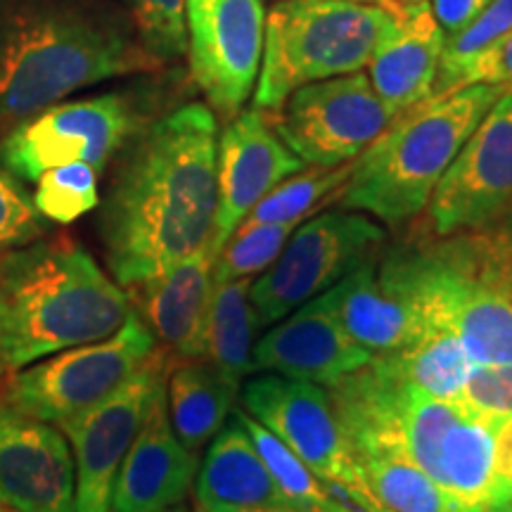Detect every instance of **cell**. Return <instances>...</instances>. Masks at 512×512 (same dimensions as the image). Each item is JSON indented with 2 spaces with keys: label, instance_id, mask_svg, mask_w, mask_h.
Segmentation results:
<instances>
[{
  "label": "cell",
  "instance_id": "obj_1",
  "mask_svg": "<svg viewBox=\"0 0 512 512\" xmlns=\"http://www.w3.org/2000/svg\"><path fill=\"white\" fill-rule=\"evenodd\" d=\"M219 117L188 102L145 124L107 190L100 235L114 280L133 292L214 235Z\"/></svg>",
  "mask_w": 512,
  "mask_h": 512
},
{
  "label": "cell",
  "instance_id": "obj_2",
  "mask_svg": "<svg viewBox=\"0 0 512 512\" xmlns=\"http://www.w3.org/2000/svg\"><path fill=\"white\" fill-rule=\"evenodd\" d=\"M159 67L114 0H0L3 124H19L95 83Z\"/></svg>",
  "mask_w": 512,
  "mask_h": 512
},
{
  "label": "cell",
  "instance_id": "obj_3",
  "mask_svg": "<svg viewBox=\"0 0 512 512\" xmlns=\"http://www.w3.org/2000/svg\"><path fill=\"white\" fill-rule=\"evenodd\" d=\"M131 294L72 238L34 240L0 254V380L117 332Z\"/></svg>",
  "mask_w": 512,
  "mask_h": 512
},
{
  "label": "cell",
  "instance_id": "obj_4",
  "mask_svg": "<svg viewBox=\"0 0 512 512\" xmlns=\"http://www.w3.org/2000/svg\"><path fill=\"white\" fill-rule=\"evenodd\" d=\"M505 88L475 83L430 95L399 114L354 159L337 202L401 228L418 219L484 114Z\"/></svg>",
  "mask_w": 512,
  "mask_h": 512
},
{
  "label": "cell",
  "instance_id": "obj_5",
  "mask_svg": "<svg viewBox=\"0 0 512 512\" xmlns=\"http://www.w3.org/2000/svg\"><path fill=\"white\" fill-rule=\"evenodd\" d=\"M392 24V0H278L266 12L254 107L275 114L306 83L361 72Z\"/></svg>",
  "mask_w": 512,
  "mask_h": 512
},
{
  "label": "cell",
  "instance_id": "obj_6",
  "mask_svg": "<svg viewBox=\"0 0 512 512\" xmlns=\"http://www.w3.org/2000/svg\"><path fill=\"white\" fill-rule=\"evenodd\" d=\"M242 403L247 415L297 453L323 482L332 501L354 512H392L370 491L332 411L328 389L316 382L266 373L245 382Z\"/></svg>",
  "mask_w": 512,
  "mask_h": 512
},
{
  "label": "cell",
  "instance_id": "obj_7",
  "mask_svg": "<svg viewBox=\"0 0 512 512\" xmlns=\"http://www.w3.org/2000/svg\"><path fill=\"white\" fill-rule=\"evenodd\" d=\"M157 351V339L133 309L110 337L64 349L5 380L3 403L43 422L72 420L98 406Z\"/></svg>",
  "mask_w": 512,
  "mask_h": 512
},
{
  "label": "cell",
  "instance_id": "obj_8",
  "mask_svg": "<svg viewBox=\"0 0 512 512\" xmlns=\"http://www.w3.org/2000/svg\"><path fill=\"white\" fill-rule=\"evenodd\" d=\"M384 240L380 223L351 209L323 211L299 223L278 259L249 287L261 328L275 325L375 259Z\"/></svg>",
  "mask_w": 512,
  "mask_h": 512
},
{
  "label": "cell",
  "instance_id": "obj_9",
  "mask_svg": "<svg viewBox=\"0 0 512 512\" xmlns=\"http://www.w3.org/2000/svg\"><path fill=\"white\" fill-rule=\"evenodd\" d=\"M143 126L138 107L121 93L57 102L12 128L0 143V162L29 183L46 169L72 162H86L102 174Z\"/></svg>",
  "mask_w": 512,
  "mask_h": 512
},
{
  "label": "cell",
  "instance_id": "obj_10",
  "mask_svg": "<svg viewBox=\"0 0 512 512\" xmlns=\"http://www.w3.org/2000/svg\"><path fill=\"white\" fill-rule=\"evenodd\" d=\"M271 119L283 143L304 164L332 169L354 162L396 117L361 69L306 83Z\"/></svg>",
  "mask_w": 512,
  "mask_h": 512
},
{
  "label": "cell",
  "instance_id": "obj_11",
  "mask_svg": "<svg viewBox=\"0 0 512 512\" xmlns=\"http://www.w3.org/2000/svg\"><path fill=\"white\" fill-rule=\"evenodd\" d=\"M190 76L216 117L230 121L254 95L264 53L261 0H183Z\"/></svg>",
  "mask_w": 512,
  "mask_h": 512
},
{
  "label": "cell",
  "instance_id": "obj_12",
  "mask_svg": "<svg viewBox=\"0 0 512 512\" xmlns=\"http://www.w3.org/2000/svg\"><path fill=\"white\" fill-rule=\"evenodd\" d=\"M169 368L171 356L157 347L117 392L60 425L74 456L76 512H110L114 477L164 387Z\"/></svg>",
  "mask_w": 512,
  "mask_h": 512
},
{
  "label": "cell",
  "instance_id": "obj_13",
  "mask_svg": "<svg viewBox=\"0 0 512 512\" xmlns=\"http://www.w3.org/2000/svg\"><path fill=\"white\" fill-rule=\"evenodd\" d=\"M512 200V88L484 114L427 204V228L453 235Z\"/></svg>",
  "mask_w": 512,
  "mask_h": 512
},
{
  "label": "cell",
  "instance_id": "obj_14",
  "mask_svg": "<svg viewBox=\"0 0 512 512\" xmlns=\"http://www.w3.org/2000/svg\"><path fill=\"white\" fill-rule=\"evenodd\" d=\"M302 169L304 162L283 143L268 112L249 107L226 121L216 157L219 204L209 247L219 254L254 204Z\"/></svg>",
  "mask_w": 512,
  "mask_h": 512
},
{
  "label": "cell",
  "instance_id": "obj_15",
  "mask_svg": "<svg viewBox=\"0 0 512 512\" xmlns=\"http://www.w3.org/2000/svg\"><path fill=\"white\" fill-rule=\"evenodd\" d=\"M69 441L50 422L0 403V505L15 512H76Z\"/></svg>",
  "mask_w": 512,
  "mask_h": 512
},
{
  "label": "cell",
  "instance_id": "obj_16",
  "mask_svg": "<svg viewBox=\"0 0 512 512\" xmlns=\"http://www.w3.org/2000/svg\"><path fill=\"white\" fill-rule=\"evenodd\" d=\"M373 361L344 330L328 292L287 313L252 351L254 370L332 387L344 375Z\"/></svg>",
  "mask_w": 512,
  "mask_h": 512
},
{
  "label": "cell",
  "instance_id": "obj_17",
  "mask_svg": "<svg viewBox=\"0 0 512 512\" xmlns=\"http://www.w3.org/2000/svg\"><path fill=\"white\" fill-rule=\"evenodd\" d=\"M197 453L178 441L166 411V382L114 477L110 512H164L183 503L197 477Z\"/></svg>",
  "mask_w": 512,
  "mask_h": 512
},
{
  "label": "cell",
  "instance_id": "obj_18",
  "mask_svg": "<svg viewBox=\"0 0 512 512\" xmlns=\"http://www.w3.org/2000/svg\"><path fill=\"white\" fill-rule=\"evenodd\" d=\"M394 24L368 62L377 98L399 117L434 93L448 36L434 17L430 0L394 3Z\"/></svg>",
  "mask_w": 512,
  "mask_h": 512
},
{
  "label": "cell",
  "instance_id": "obj_19",
  "mask_svg": "<svg viewBox=\"0 0 512 512\" xmlns=\"http://www.w3.org/2000/svg\"><path fill=\"white\" fill-rule=\"evenodd\" d=\"M214 261L216 252L207 245L133 290L140 304L138 313L171 361L204 358Z\"/></svg>",
  "mask_w": 512,
  "mask_h": 512
},
{
  "label": "cell",
  "instance_id": "obj_20",
  "mask_svg": "<svg viewBox=\"0 0 512 512\" xmlns=\"http://www.w3.org/2000/svg\"><path fill=\"white\" fill-rule=\"evenodd\" d=\"M195 496L202 512H309L275 484L238 420L211 439Z\"/></svg>",
  "mask_w": 512,
  "mask_h": 512
},
{
  "label": "cell",
  "instance_id": "obj_21",
  "mask_svg": "<svg viewBox=\"0 0 512 512\" xmlns=\"http://www.w3.org/2000/svg\"><path fill=\"white\" fill-rule=\"evenodd\" d=\"M375 259L330 287L328 299L356 344L373 356H387L413 347L425 335V325L418 311L377 275Z\"/></svg>",
  "mask_w": 512,
  "mask_h": 512
},
{
  "label": "cell",
  "instance_id": "obj_22",
  "mask_svg": "<svg viewBox=\"0 0 512 512\" xmlns=\"http://www.w3.org/2000/svg\"><path fill=\"white\" fill-rule=\"evenodd\" d=\"M238 384L221 375L207 358L171 361L166 375V411L176 437L197 453L226 425Z\"/></svg>",
  "mask_w": 512,
  "mask_h": 512
},
{
  "label": "cell",
  "instance_id": "obj_23",
  "mask_svg": "<svg viewBox=\"0 0 512 512\" xmlns=\"http://www.w3.org/2000/svg\"><path fill=\"white\" fill-rule=\"evenodd\" d=\"M249 287L252 278L216 283L204 332V358L238 387L254 373L252 342L261 328Z\"/></svg>",
  "mask_w": 512,
  "mask_h": 512
},
{
  "label": "cell",
  "instance_id": "obj_24",
  "mask_svg": "<svg viewBox=\"0 0 512 512\" xmlns=\"http://www.w3.org/2000/svg\"><path fill=\"white\" fill-rule=\"evenodd\" d=\"M354 458L377 501L392 512H451L422 467L399 446H363Z\"/></svg>",
  "mask_w": 512,
  "mask_h": 512
},
{
  "label": "cell",
  "instance_id": "obj_25",
  "mask_svg": "<svg viewBox=\"0 0 512 512\" xmlns=\"http://www.w3.org/2000/svg\"><path fill=\"white\" fill-rule=\"evenodd\" d=\"M387 356L413 387L451 403H456L460 389L475 370L460 339L448 330L425 332L413 347Z\"/></svg>",
  "mask_w": 512,
  "mask_h": 512
},
{
  "label": "cell",
  "instance_id": "obj_26",
  "mask_svg": "<svg viewBox=\"0 0 512 512\" xmlns=\"http://www.w3.org/2000/svg\"><path fill=\"white\" fill-rule=\"evenodd\" d=\"M351 166H354V162L332 166V169L311 166L306 174L285 178L283 183L275 185L268 195L254 204L242 223L256 226V223L306 221L311 214L328 207V202H337L339 192H342L351 176Z\"/></svg>",
  "mask_w": 512,
  "mask_h": 512
},
{
  "label": "cell",
  "instance_id": "obj_27",
  "mask_svg": "<svg viewBox=\"0 0 512 512\" xmlns=\"http://www.w3.org/2000/svg\"><path fill=\"white\" fill-rule=\"evenodd\" d=\"M235 420L245 427L247 437L256 448V453H259V458L264 460L266 470L271 472L275 484L283 489V494L290 501L306 510L332 508V505H337L332 501V496L328 494L323 482L297 458V453L290 446H285L273 432H268L264 425H259L245 411H235Z\"/></svg>",
  "mask_w": 512,
  "mask_h": 512
},
{
  "label": "cell",
  "instance_id": "obj_28",
  "mask_svg": "<svg viewBox=\"0 0 512 512\" xmlns=\"http://www.w3.org/2000/svg\"><path fill=\"white\" fill-rule=\"evenodd\" d=\"M304 221L283 223H256V226H238L230 235L214 261V285L226 280L259 278L268 266L278 259L290 235Z\"/></svg>",
  "mask_w": 512,
  "mask_h": 512
},
{
  "label": "cell",
  "instance_id": "obj_29",
  "mask_svg": "<svg viewBox=\"0 0 512 512\" xmlns=\"http://www.w3.org/2000/svg\"><path fill=\"white\" fill-rule=\"evenodd\" d=\"M100 171L86 162L60 164L46 169L36 178L34 207L43 219L55 223H74L100 204Z\"/></svg>",
  "mask_w": 512,
  "mask_h": 512
},
{
  "label": "cell",
  "instance_id": "obj_30",
  "mask_svg": "<svg viewBox=\"0 0 512 512\" xmlns=\"http://www.w3.org/2000/svg\"><path fill=\"white\" fill-rule=\"evenodd\" d=\"M453 235L479 278L503 290L512 283V200L479 226Z\"/></svg>",
  "mask_w": 512,
  "mask_h": 512
},
{
  "label": "cell",
  "instance_id": "obj_31",
  "mask_svg": "<svg viewBox=\"0 0 512 512\" xmlns=\"http://www.w3.org/2000/svg\"><path fill=\"white\" fill-rule=\"evenodd\" d=\"M136 22L143 43L159 62L185 55V8L183 0H119Z\"/></svg>",
  "mask_w": 512,
  "mask_h": 512
},
{
  "label": "cell",
  "instance_id": "obj_32",
  "mask_svg": "<svg viewBox=\"0 0 512 512\" xmlns=\"http://www.w3.org/2000/svg\"><path fill=\"white\" fill-rule=\"evenodd\" d=\"M456 403L467 415L501 427L512 420V363L477 366L460 389Z\"/></svg>",
  "mask_w": 512,
  "mask_h": 512
},
{
  "label": "cell",
  "instance_id": "obj_33",
  "mask_svg": "<svg viewBox=\"0 0 512 512\" xmlns=\"http://www.w3.org/2000/svg\"><path fill=\"white\" fill-rule=\"evenodd\" d=\"M508 34H512V0H491L470 27L448 38L437 79H444L479 50Z\"/></svg>",
  "mask_w": 512,
  "mask_h": 512
},
{
  "label": "cell",
  "instance_id": "obj_34",
  "mask_svg": "<svg viewBox=\"0 0 512 512\" xmlns=\"http://www.w3.org/2000/svg\"><path fill=\"white\" fill-rule=\"evenodd\" d=\"M43 233V216L34 200L0 162V254L29 245Z\"/></svg>",
  "mask_w": 512,
  "mask_h": 512
},
{
  "label": "cell",
  "instance_id": "obj_35",
  "mask_svg": "<svg viewBox=\"0 0 512 512\" xmlns=\"http://www.w3.org/2000/svg\"><path fill=\"white\" fill-rule=\"evenodd\" d=\"M475 83H489V86H501L505 91L512 88V34L498 38L453 69L444 79L434 83V93H448L463 86H475Z\"/></svg>",
  "mask_w": 512,
  "mask_h": 512
},
{
  "label": "cell",
  "instance_id": "obj_36",
  "mask_svg": "<svg viewBox=\"0 0 512 512\" xmlns=\"http://www.w3.org/2000/svg\"><path fill=\"white\" fill-rule=\"evenodd\" d=\"M491 0H430L439 27L451 38L470 27Z\"/></svg>",
  "mask_w": 512,
  "mask_h": 512
},
{
  "label": "cell",
  "instance_id": "obj_37",
  "mask_svg": "<svg viewBox=\"0 0 512 512\" xmlns=\"http://www.w3.org/2000/svg\"><path fill=\"white\" fill-rule=\"evenodd\" d=\"M494 475L503 505L512 503V420L503 422L494 439Z\"/></svg>",
  "mask_w": 512,
  "mask_h": 512
},
{
  "label": "cell",
  "instance_id": "obj_38",
  "mask_svg": "<svg viewBox=\"0 0 512 512\" xmlns=\"http://www.w3.org/2000/svg\"><path fill=\"white\" fill-rule=\"evenodd\" d=\"M309 512H354V510H347V508H342V505H332V508H311Z\"/></svg>",
  "mask_w": 512,
  "mask_h": 512
},
{
  "label": "cell",
  "instance_id": "obj_39",
  "mask_svg": "<svg viewBox=\"0 0 512 512\" xmlns=\"http://www.w3.org/2000/svg\"><path fill=\"white\" fill-rule=\"evenodd\" d=\"M164 512H190V510L185 508L183 503H178V505H174V508H169V510H164Z\"/></svg>",
  "mask_w": 512,
  "mask_h": 512
},
{
  "label": "cell",
  "instance_id": "obj_40",
  "mask_svg": "<svg viewBox=\"0 0 512 512\" xmlns=\"http://www.w3.org/2000/svg\"><path fill=\"white\" fill-rule=\"evenodd\" d=\"M496 512H512V503H508V505H503V508H498Z\"/></svg>",
  "mask_w": 512,
  "mask_h": 512
},
{
  "label": "cell",
  "instance_id": "obj_41",
  "mask_svg": "<svg viewBox=\"0 0 512 512\" xmlns=\"http://www.w3.org/2000/svg\"><path fill=\"white\" fill-rule=\"evenodd\" d=\"M394 3H418V0H394Z\"/></svg>",
  "mask_w": 512,
  "mask_h": 512
},
{
  "label": "cell",
  "instance_id": "obj_42",
  "mask_svg": "<svg viewBox=\"0 0 512 512\" xmlns=\"http://www.w3.org/2000/svg\"><path fill=\"white\" fill-rule=\"evenodd\" d=\"M358 3H382V0H358Z\"/></svg>",
  "mask_w": 512,
  "mask_h": 512
},
{
  "label": "cell",
  "instance_id": "obj_43",
  "mask_svg": "<svg viewBox=\"0 0 512 512\" xmlns=\"http://www.w3.org/2000/svg\"><path fill=\"white\" fill-rule=\"evenodd\" d=\"M505 292H508V297H510V299H512V283H510V285H508V287H505Z\"/></svg>",
  "mask_w": 512,
  "mask_h": 512
},
{
  "label": "cell",
  "instance_id": "obj_44",
  "mask_svg": "<svg viewBox=\"0 0 512 512\" xmlns=\"http://www.w3.org/2000/svg\"><path fill=\"white\" fill-rule=\"evenodd\" d=\"M3 512H15V510H10V508H5V505H3Z\"/></svg>",
  "mask_w": 512,
  "mask_h": 512
},
{
  "label": "cell",
  "instance_id": "obj_45",
  "mask_svg": "<svg viewBox=\"0 0 512 512\" xmlns=\"http://www.w3.org/2000/svg\"><path fill=\"white\" fill-rule=\"evenodd\" d=\"M0 512H3V505H0Z\"/></svg>",
  "mask_w": 512,
  "mask_h": 512
},
{
  "label": "cell",
  "instance_id": "obj_46",
  "mask_svg": "<svg viewBox=\"0 0 512 512\" xmlns=\"http://www.w3.org/2000/svg\"><path fill=\"white\" fill-rule=\"evenodd\" d=\"M195 512H202V510H200V508H197V510H195Z\"/></svg>",
  "mask_w": 512,
  "mask_h": 512
}]
</instances>
